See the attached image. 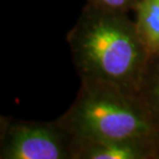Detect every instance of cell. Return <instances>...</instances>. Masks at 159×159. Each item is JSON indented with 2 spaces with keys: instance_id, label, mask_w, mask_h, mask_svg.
<instances>
[{
  "instance_id": "cell-1",
  "label": "cell",
  "mask_w": 159,
  "mask_h": 159,
  "mask_svg": "<svg viewBox=\"0 0 159 159\" xmlns=\"http://www.w3.org/2000/svg\"><path fill=\"white\" fill-rule=\"evenodd\" d=\"M81 81L138 94L149 53L127 14L86 4L66 36Z\"/></svg>"
},
{
  "instance_id": "cell-2",
  "label": "cell",
  "mask_w": 159,
  "mask_h": 159,
  "mask_svg": "<svg viewBox=\"0 0 159 159\" xmlns=\"http://www.w3.org/2000/svg\"><path fill=\"white\" fill-rule=\"evenodd\" d=\"M59 118L74 139H159V126L138 94L107 83L81 81L75 101Z\"/></svg>"
},
{
  "instance_id": "cell-3",
  "label": "cell",
  "mask_w": 159,
  "mask_h": 159,
  "mask_svg": "<svg viewBox=\"0 0 159 159\" xmlns=\"http://www.w3.org/2000/svg\"><path fill=\"white\" fill-rule=\"evenodd\" d=\"M74 136L61 119L33 121L1 116V159H72Z\"/></svg>"
},
{
  "instance_id": "cell-4",
  "label": "cell",
  "mask_w": 159,
  "mask_h": 159,
  "mask_svg": "<svg viewBox=\"0 0 159 159\" xmlns=\"http://www.w3.org/2000/svg\"><path fill=\"white\" fill-rule=\"evenodd\" d=\"M72 159H159V139H74Z\"/></svg>"
},
{
  "instance_id": "cell-5",
  "label": "cell",
  "mask_w": 159,
  "mask_h": 159,
  "mask_svg": "<svg viewBox=\"0 0 159 159\" xmlns=\"http://www.w3.org/2000/svg\"><path fill=\"white\" fill-rule=\"evenodd\" d=\"M135 26L149 55L159 54V0H139Z\"/></svg>"
},
{
  "instance_id": "cell-6",
  "label": "cell",
  "mask_w": 159,
  "mask_h": 159,
  "mask_svg": "<svg viewBox=\"0 0 159 159\" xmlns=\"http://www.w3.org/2000/svg\"><path fill=\"white\" fill-rule=\"evenodd\" d=\"M138 96L159 126V54L149 56Z\"/></svg>"
},
{
  "instance_id": "cell-7",
  "label": "cell",
  "mask_w": 159,
  "mask_h": 159,
  "mask_svg": "<svg viewBox=\"0 0 159 159\" xmlns=\"http://www.w3.org/2000/svg\"><path fill=\"white\" fill-rule=\"evenodd\" d=\"M86 1L88 4L101 9L127 14L130 11H134L139 0H86Z\"/></svg>"
}]
</instances>
